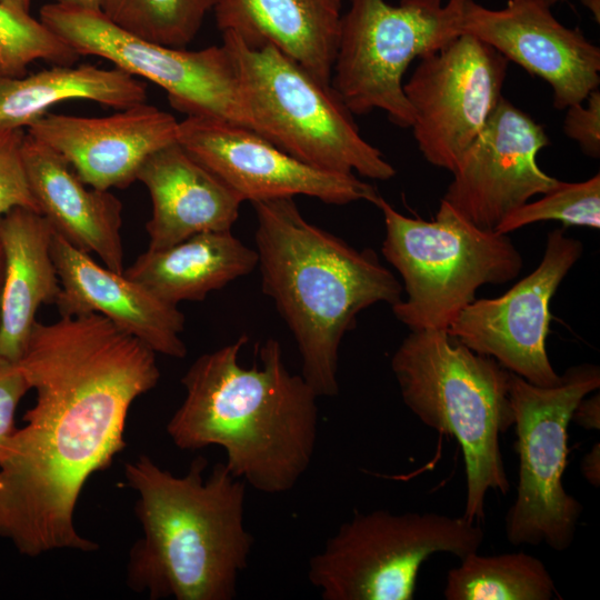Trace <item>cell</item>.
Masks as SVG:
<instances>
[{
  "mask_svg": "<svg viewBox=\"0 0 600 600\" xmlns=\"http://www.w3.org/2000/svg\"><path fill=\"white\" fill-rule=\"evenodd\" d=\"M156 354L98 313L34 323L17 364L36 403L0 446V538L20 553L98 550L76 529L77 501L126 447L132 402L160 379Z\"/></svg>",
  "mask_w": 600,
  "mask_h": 600,
  "instance_id": "obj_1",
  "label": "cell"
},
{
  "mask_svg": "<svg viewBox=\"0 0 600 600\" xmlns=\"http://www.w3.org/2000/svg\"><path fill=\"white\" fill-rule=\"evenodd\" d=\"M248 337L200 356L181 379L186 398L167 424L183 450L224 449L229 471L266 493L291 490L309 468L318 436V394L291 373L268 339L261 367L239 362Z\"/></svg>",
  "mask_w": 600,
  "mask_h": 600,
  "instance_id": "obj_2",
  "label": "cell"
},
{
  "mask_svg": "<svg viewBox=\"0 0 600 600\" xmlns=\"http://www.w3.org/2000/svg\"><path fill=\"white\" fill-rule=\"evenodd\" d=\"M197 457L178 477L141 454L124 464L138 493L142 537L131 547L127 583L151 600H231L253 538L243 522L244 482L226 463Z\"/></svg>",
  "mask_w": 600,
  "mask_h": 600,
  "instance_id": "obj_3",
  "label": "cell"
},
{
  "mask_svg": "<svg viewBox=\"0 0 600 600\" xmlns=\"http://www.w3.org/2000/svg\"><path fill=\"white\" fill-rule=\"evenodd\" d=\"M261 287L291 331L301 376L318 397L339 392V349L364 309L396 304L403 288L371 249L304 219L293 198L252 202Z\"/></svg>",
  "mask_w": 600,
  "mask_h": 600,
  "instance_id": "obj_4",
  "label": "cell"
},
{
  "mask_svg": "<svg viewBox=\"0 0 600 600\" xmlns=\"http://www.w3.org/2000/svg\"><path fill=\"white\" fill-rule=\"evenodd\" d=\"M391 369L412 413L458 441L467 479L462 516L482 520L487 493L506 494L510 488L500 450V436L514 421L510 371L447 330L432 329L410 331L394 351Z\"/></svg>",
  "mask_w": 600,
  "mask_h": 600,
  "instance_id": "obj_5",
  "label": "cell"
},
{
  "mask_svg": "<svg viewBox=\"0 0 600 600\" xmlns=\"http://www.w3.org/2000/svg\"><path fill=\"white\" fill-rule=\"evenodd\" d=\"M222 39L252 131L322 170L373 180L396 176L381 151L360 134L331 86L272 44L248 46L231 32H222Z\"/></svg>",
  "mask_w": 600,
  "mask_h": 600,
  "instance_id": "obj_6",
  "label": "cell"
},
{
  "mask_svg": "<svg viewBox=\"0 0 600 600\" xmlns=\"http://www.w3.org/2000/svg\"><path fill=\"white\" fill-rule=\"evenodd\" d=\"M373 204L386 226L381 252L406 292L391 308L410 331L447 330L480 287L509 282L522 269L508 234L476 227L443 200L431 221L400 213L380 194Z\"/></svg>",
  "mask_w": 600,
  "mask_h": 600,
  "instance_id": "obj_7",
  "label": "cell"
},
{
  "mask_svg": "<svg viewBox=\"0 0 600 600\" xmlns=\"http://www.w3.org/2000/svg\"><path fill=\"white\" fill-rule=\"evenodd\" d=\"M483 530L434 512H357L309 561L324 600H411L421 564L434 553L477 552Z\"/></svg>",
  "mask_w": 600,
  "mask_h": 600,
  "instance_id": "obj_8",
  "label": "cell"
},
{
  "mask_svg": "<svg viewBox=\"0 0 600 600\" xmlns=\"http://www.w3.org/2000/svg\"><path fill=\"white\" fill-rule=\"evenodd\" d=\"M466 0H350L342 16L330 86L352 114L382 110L411 128L413 110L402 78L414 59L462 34Z\"/></svg>",
  "mask_w": 600,
  "mask_h": 600,
  "instance_id": "obj_9",
  "label": "cell"
},
{
  "mask_svg": "<svg viewBox=\"0 0 600 600\" xmlns=\"http://www.w3.org/2000/svg\"><path fill=\"white\" fill-rule=\"evenodd\" d=\"M599 387L600 370L592 363L570 367L552 387L532 384L510 372L519 457L517 494L504 519L512 546L546 544L556 551L571 546L582 504L562 482L568 427L578 403Z\"/></svg>",
  "mask_w": 600,
  "mask_h": 600,
  "instance_id": "obj_10",
  "label": "cell"
},
{
  "mask_svg": "<svg viewBox=\"0 0 600 600\" xmlns=\"http://www.w3.org/2000/svg\"><path fill=\"white\" fill-rule=\"evenodd\" d=\"M40 20L79 56H97L162 88L187 117L226 119L250 129L227 48L187 50L156 43L118 27L100 9L49 3Z\"/></svg>",
  "mask_w": 600,
  "mask_h": 600,
  "instance_id": "obj_11",
  "label": "cell"
},
{
  "mask_svg": "<svg viewBox=\"0 0 600 600\" xmlns=\"http://www.w3.org/2000/svg\"><path fill=\"white\" fill-rule=\"evenodd\" d=\"M508 62L468 33L419 59L403 91L414 140L429 163L454 170L502 97Z\"/></svg>",
  "mask_w": 600,
  "mask_h": 600,
  "instance_id": "obj_12",
  "label": "cell"
},
{
  "mask_svg": "<svg viewBox=\"0 0 600 600\" xmlns=\"http://www.w3.org/2000/svg\"><path fill=\"white\" fill-rule=\"evenodd\" d=\"M582 243L563 229L548 233L539 266L504 294L468 304L447 332L472 351L539 387L560 382L546 349L551 299L580 259Z\"/></svg>",
  "mask_w": 600,
  "mask_h": 600,
  "instance_id": "obj_13",
  "label": "cell"
},
{
  "mask_svg": "<svg viewBox=\"0 0 600 600\" xmlns=\"http://www.w3.org/2000/svg\"><path fill=\"white\" fill-rule=\"evenodd\" d=\"M179 143L243 201L307 196L324 203H373L376 188L356 174L312 167L243 126L212 117L179 121Z\"/></svg>",
  "mask_w": 600,
  "mask_h": 600,
  "instance_id": "obj_14",
  "label": "cell"
},
{
  "mask_svg": "<svg viewBox=\"0 0 600 600\" xmlns=\"http://www.w3.org/2000/svg\"><path fill=\"white\" fill-rule=\"evenodd\" d=\"M549 143L541 124L501 97L441 200L476 227L494 231L512 211L559 183L537 162Z\"/></svg>",
  "mask_w": 600,
  "mask_h": 600,
  "instance_id": "obj_15",
  "label": "cell"
},
{
  "mask_svg": "<svg viewBox=\"0 0 600 600\" xmlns=\"http://www.w3.org/2000/svg\"><path fill=\"white\" fill-rule=\"evenodd\" d=\"M461 31L543 79L559 110L582 102L600 84L599 47L560 23L539 0H508L498 10L466 0Z\"/></svg>",
  "mask_w": 600,
  "mask_h": 600,
  "instance_id": "obj_16",
  "label": "cell"
},
{
  "mask_svg": "<svg viewBox=\"0 0 600 600\" xmlns=\"http://www.w3.org/2000/svg\"><path fill=\"white\" fill-rule=\"evenodd\" d=\"M27 133L61 156L86 184L110 190L130 186L151 153L178 141L179 121L142 102L108 117L48 112Z\"/></svg>",
  "mask_w": 600,
  "mask_h": 600,
  "instance_id": "obj_17",
  "label": "cell"
},
{
  "mask_svg": "<svg viewBox=\"0 0 600 600\" xmlns=\"http://www.w3.org/2000/svg\"><path fill=\"white\" fill-rule=\"evenodd\" d=\"M51 254L60 281L56 302L61 317L98 313L156 353L183 358L184 316L124 272L98 264L53 232Z\"/></svg>",
  "mask_w": 600,
  "mask_h": 600,
  "instance_id": "obj_18",
  "label": "cell"
},
{
  "mask_svg": "<svg viewBox=\"0 0 600 600\" xmlns=\"http://www.w3.org/2000/svg\"><path fill=\"white\" fill-rule=\"evenodd\" d=\"M22 157L39 212L53 232L122 273L121 201L86 184L61 156L28 133Z\"/></svg>",
  "mask_w": 600,
  "mask_h": 600,
  "instance_id": "obj_19",
  "label": "cell"
},
{
  "mask_svg": "<svg viewBox=\"0 0 600 600\" xmlns=\"http://www.w3.org/2000/svg\"><path fill=\"white\" fill-rule=\"evenodd\" d=\"M137 180L148 189L152 203L146 224L149 249L167 248L201 232L231 230L243 202L179 141L151 153Z\"/></svg>",
  "mask_w": 600,
  "mask_h": 600,
  "instance_id": "obj_20",
  "label": "cell"
},
{
  "mask_svg": "<svg viewBox=\"0 0 600 600\" xmlns=\"http://www.w3.org/2000/svg\"><path fill=\"white\" fill-rule=\"evenodd\" d=\"M342 0H214L222 32L248 46L272 44L330 86L339 43Z\"/></svg>",
  "mask_w": 600,
  "mask_h": 600,
  "instance_id": "obj_21",
  "label": "cell"
},
{
  "mask_svg": "<svg viewBox=\"0 0 600 600\" xmlns=\"http://www.w3.org/2000/svg\"><path fill=\"white\" fill-rule=\"evenodd\" d=\"M52 234L44 217L31 209L14 208L0 218V358L12 363L23 356L38 309L56 304L61 289L51 254Z\"/></svg>",
  "mask_w": 600,
  "mask_h": 600,
  "instance_id": "obj_22",
  "label": "cell"
},
{
  "mask_svg": "<svg viewBox=\"0 0 600 600\" xmlns=\"http://www.w3.org/2000/svg\"><path fill=\"white\" fill-rule=\"evenodd\" d=\"M257 267L256 249L231 230H222L201 232L162 249L148 248L123 272L161 300L178 306L202 301Z\"/></svg>",
  "mask_w": 600,
  "mask_h": 600,
  "instance_id": "obj_23",
  "label": "cell"
},
{
  "mask_svg": "<svg viewBox=\"0 0 600 600\" xmlns=\"http://www.w3.org/2000/svg\"><path fill=\"white\" fill-rule=\"evenodd\" d=\"M82 99L116 109L146 102V86L118 69L58 64L30 76H0V130L28 128L49 109Z\"/></svg>",
  "mask_w": 600,
  "mask_h": 600,
  "instance_id": "obj_24",
  "label": "cell"
},
{
  "mask_svg": "<svg viewBox=\"0 0 600 600\" xmlns=\"http://www.w3.org/2000/svg\"><path fill=\"white\" fill-rule=\"evenodd\" d=\"M554 581L544 563L528 553H470L449 570L447 600H550Z\"/></svg>",
  "mask_w": 600,
  "mask_h": 600,
  "instance_id": "obj_25",
  "label": "cell"
},
{
  "mask_svg": "<svg viewBox=\"0 0 600 600\" xmlns=\"http://www.w3.org/2000/svg\"><path fill=\"white\" fill-rule=\"evenodd\" d=\"M214 0H102L100 10L142 39L184 48L199 32Z\"/></svg>",
  "mask_w": 600,
  "mask_h": 600,
  "instance_id": "obj_26",
  "label": "cell"
},
{
  "mask_svg": "<svg viewBox=\"0 0 600 600\" xmlns=\"http://www.w3.org/2000/svg\"><path fill=\"white\" fill-rule=\"evenodd\" d=\"M78 57L41 20L0 3V76H24L36 60L72 64Z\"/></svg>",
  "mask_w": 600,
  "mask_h": 600,
  "instance_id": "obj_27",
  "label": "cell"
},
{
  "mask_svg": "<svg viewBox=\"0 0 600 600\" xmlns=\"http://www.w3.org/2000/svg\"><path fill=\"white\" fill-rule=\"evenodd\" d=\"M556 220L564 226L600 228V174L580 182L559 183L533 202H527L508 214L494 229L508 234L524 226Z\"/></svg>",
  "mask_w": 600,
  "mask_h": 600,
  "instance_id": "obj_28",
  "label": "cell"
},
{
  "mask_svg": "<svg viewBox=\"0 0 600 600\" xmlns=\"http://www.w3.org/2000/svg\"><path fill=\"white\" fill-rule=\"evenodd\" d=\"M24 134L22 129L0 130V218L14 208L39 212L22 157Z\"/></svg>",
  "mask_w": 600,
  "mask_h": 600,
  "instance_id": "obj_29",
  "label": "cell"
},
{
  "mask_svg": "<svg viewBox=\"0 0 600 600\" xmlns=\"http://www.w3.org/2000/svg\"><path fill=\"white\" fill-rule=\"evenodd\" d=\"M563 131L582 152L593 159L600 157V91L592 90L579 103L566 108Z\"/></svg>",
  "mask_w": 600,
  "mask_h": 600,
  "instance_id": "obj_30",
  "label": "cell"
},
{
  "mask_svg": "<svg viewBox=\"0 0 600 600\" xmlns=\"http://www.w3.org/2000/svg\"><path fill=\"white\" fill-rule=\"evenodd\" d=\"M29 389L19 366L0 358V446L16 430V411Z\"/></svg>",
  "mask_w": 600,
  "mask_h": 600,
  "instance_id": "obj_31",
  "label": "cell"
},
{
  "mask_svg": "<svg viewBox=\"0 0 600 600\" xmlns=\"http://www.w3.org/2000/svg\"><path fill=\"white\" fill-rule=\"evenodd\" d=\"M571 420L587 430L600 429V396L584 397L573 410Z\"/></svg>",
  "mask_w": 600,
  "mask_h": 600,
  "instance_id": "obj_32",
  "label": "cell"
},
{
  "mask_svg": "<svg viewBox=\"0 0 600 600\" xmlns=\"http://www.w3.org/2000/svg\"><path fill=\"white\" fill-rule=\"evenodd\" d=\"M581 472L584 479L593 487L600 483V446L594 443L581 461Z\"/></svg>",
  "mask_w": 600,
  "mask_h": 600,
  "instance_id": "obj_33",
  "label": "cell"
},
{
  "mask_svg": "<svg viewBox=\"0 0 600 600\" xmlns=\"http://www.w3.org/2000/svg\"><path fill=\"white\" fill-rule=\"evenodd\" d=\"M102 0H54L56 3L88 8V9H100Z\"/></svg>",
  "mask_w": 600,
  "mask_h": 600,
  "instance_id": "obj_34",
  "label": "cell"
},
{
  "mask_svg": "<svg viewBox=\"0 0 600 600\" xmlns=\"http://www.w3.org/2000/svg\"><path fill=\"white\" fill-rule=\"evenodd\" d=\"M0 3L11 9L29 13L31 0H0Z\"/></svg>",
  "mask_w": 600,
  "mask_h": 600,
  "instance_id": "obj_35",
  "label": "cell"
},
{
  "mask_svg": "<svg viewBox=\"0 0 600 600\" xmlns=\"http://www.w3.org/2000/svg\"><path fill=\"white\" fill-rule=\"evenodd\" d=\"M584 6H587L594 16L597 14V20L599 21V0H582Z\"/></svg>",
  "mask_w": 600,
  "mask_h": 600,
  "instance_id": "obj_36",
  "label": "cell"
},
{
  "mask_svg": "<svg viewBox=\"0 0 600 600\" xmlns=\"http://www.w3.org/2000/svg\"><path fill=\"white\" fill-rule=\"evenodd\" d=\"M2 274H3V256L0 246V296H1V286H2Z\"/></svg>",
  "mask_w": 600,
  "mask_h": 600,
  "instance_id": "obj_37",
  "label": "cell"
},
{
  "mask_svg": "<svg viewBox=\"0 0 600 600\" xmlns=\"http://www.w3.org/2000/svg\"><path fill=\"white\" fill-rule=\"evenodd\" d=\"M539 1H541L542 3H544L546 6H548V7L551 8L552 6H554V4H557L558 2H561V1H563V0H539Z\"/></svg>",
  "mask_w": 600,
  "mask_h": 600,
  "instance_id": "obj_38",
  "label": "cell"
}]
</instances>
